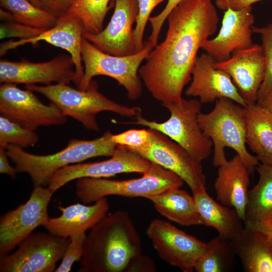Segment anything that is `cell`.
Segmentation results:
<instances>
[{
  "mask_svg": "<svg viewBox=\"0 0 272 272\" xmlns=\"http://www.w3.org/2000/svg\"><path fill=\"white\" fill-rule=\"evenodd\" d=\"M182 0H168V2L163 11L158 15L150 17L149 21L151 24V33L148 41L153 48L158 44V40L163 24L167 19L170 12Z\"/></svg>",
  "mask_w": 272,
  "mask_h": 272,
  "instance_id": "8d00e7d4",
  "label": "cell"
},
{
  "mask_svg": "<svg viewBox=\"0 0 272 272\" xmlns=\"http://www.w3.org/2000/svg\"><path fill=\"white\" fill-rule=\"evenodd\" d=\"M110 130L91 140L72 139L61 151L54 154L39 155L29 153L13 145L6 148L8 157L15 164L17 172L27 173L34 186L47 185L52 175L69 165L101 156H111L116 147Z\"/></svg>",
  "mask_w": 272,
  "mask_h": 272,
  "instance_id": "3957f363",
  "label": "cell"
},
{
  "mask_svg": "<svg viewBox=\"0 0 272 272\" xmlns=\"http://www.w3.org/2000/svg\"><path fill=\"white\" fill-rule=\"evenodd\" d=\"M39 140L34 130L25 128L1 115L0 148L6 149L9 145H13L23 149L34 146Z\"/></svg>",
  "mask_w": 272,
  "mask_h": 272,
  "instance_id": "4dcf8cb0",
  "label": "cell"
},
{
  "mask_svg": "<svg viewBox=\"0 0 272 272\" xmlns=\"http://www.w3.org/2000/svg\"><path fill=\"white\" fill-rule=\"evenodd\" d=\"M46 30L16 22H5L1 24L0 38L1 39L10 37L27 39L38 36Z\"/></svg>",
  "mask_w": 272,
  "mask_h": 272,
  "instance_id": "e575fe53",
  "label": "cell"
},
{
  "mask_svg": "<svg viewBox=\"0 0 272 272\" xmlns=\"http://www.w3.org/2000/svg\"><path fill=\"white\" fill-rule=\"evenodd\" d=\"M83 34L84 29L81 20L76 16L66 13L57 18L54 26L38 36L17 41L10 40L1 43L0 55L3 56L7 51L25 44H35L44 41L69 52L75 67L74 82L77 86L81 82L84 73L81 54Z\"/></svg>",
  "mask_w": 272,
  "mask_h": 272,
  "instance_id": "ffe728a7",
  "label": "cell"
},
{
  "mask_svg": "<svg viewBox=\"0 0 272 272\" xmlns=\"http://www.w3.org/2000/svg\"><path fill=\"white\" fill-rule=\"evenodd\" d=\"M156 271L155 264L152 259L142 253L133 257L125 270L126 272H154Z\"/></svg>",
  "mask_w": 272,
  "mask_h": 272,
  "instance_id": "f35d334b",
  "label": "cell"
},
{
  "mask_svg": "<svg viewBox=\"0 0 272 272\" xmlns=\"http://www.w3.org/2000/svg\"><path fill=\"white\" fill-rule=\"evenodd\" d=\"M75 67L71 55L61 54L49 61L32 62L0 60L1 83L27 85L51 82L69 84L74 82Z\"/></svg>",
  "mask_w": 272,
  "mask_h": 272,
  "instance_id": "9a60e30c",
  "label": "cell"
},
{
  "mask_svg": "<svg viewBox=\"0 0 272 272\" xmlns=\"http://www.w3.org/2000/svg\"><path fill=\"white\" fill-rule=\"evenodd\" d=\"M25 88L44 95L64 115L73 118L91 130L100 129L96 119L99 112L110 111L127 117H136L142 113L140 107L127 106L108 98L99 91L97 83L93 80L85 90L63 84H31L26 85Z\"/></svg>",
  "mask_w": 272,
  "mask_h": 272,
  "instance_id": "5b68a950",
  "label": "cell"
},
{
  "mask_svg": "<svg viewBox=\"0 0 272 272\" xmlns=\"http://www.w3.org/2000/svg\"><path fill=\"white\" fill-rule=\"evenodd\" d=\"M166 0H138L139 12L136 26L133 31V40L135 52L141 51L145 47L143 36L145 27L154 9Z\"/></svg>",
  "mask_w": 272,
  "mask_h": 272,
  "instance_id": "d6a6232c",
  "label": "cell"
},
{
  "mask_svg": "<svg viewBox=\"0 0 272 272\" xmlns=\"http://www.w3.org/2000/svg\"><path fill=\"white\" fill-rule=\"evenodd\" d=\"M57 208L61 212V215L49 217L43 226L52 234L69 238L91 229L107 215L109 205L105 197L91 206L77 203Z\"/></svg>",
  "mask_w": 272,
  "mask_h": 272,
  "instance_id": "7402d4cb",
  "label": "cell"
},
{
  "mask_svg": "<svg viewBox=\"0 0 272 272\" xmlns=\"http://www.w3.org/2000/svg\"><path fill=\"white\" fill-rule=\"evenodd\" d=\"M86 236L85 232L70 237V241L64 252L61 263L55 272H69L75 262L81 260Z\"/></svg>",
  "mask_w": 272,
  "mask_h": 272,
  "instance_id": "836d02e7",
  "label": "cell"
},
{
  "mask_svg": "<svg viewBox=\"0 0 272 272\" xmlns=\"http://www.w3.org/2000/svg\"><path fill=\"white\" fill-rule=\"evenodd\" d=\"M151 162L127 148L116 145L111 157L93 163L66 166L55 172L50 178L48 188L54 192L69 182L81 178H108L124 173L143 174Z\"/></svg>",
  "mask_w": 272,
  "mask_h": 272,
  "instance_id": "5bb4252c",
  "label": "cell"
},
{
  "mask_svg": "<svg viewBox=\"0 0 272 272\" xmlns=\"http://www.w3.org/2000/svg\"><path fill=\"white\" fill-rule=\"evenodd\" d=\"M235 254L231 240L219 236L206 243L205 249L196 261L194 271L223 272L228 271L233 262Z\"/></svg>",
  "mask_w": 272,
  "mask_h": 272,
  "instance_id": "83f0119b",
  "label": "cell"
},
{
  "mask_svg": "<svg viewBox=\"0 0 272 272\" xmlns=\"http://www.w3.org/2000/svg\"><path fill=\"white\" fill-rule=\"evenodd\" d=\"M149 129H132L118 134H112L111 139L116 145L133 148L145 145L149 140Z\"/></svg>",
  "mask_w": 272,
  "mask_h": 272,
  "instance_id": "d590c367",
  "label": "cell"
},
{
  "mask_svg": "<svg viewBox=\"0 0 272 272\" xmlns=\"http://www.w3.org/2000/svg\"><path fill=\"white\" fill-rule=\"evenodd\" d=\"M153 49L147 40L141 51L129 55L116 56L101 51L83 37L81 54L84 73L77 89L86 90L94 77L106 76L115 80L125 88L129 100H136L143 90L141 78L138 75L140 66Z\"/></svg>",
  "mask_w": 272,
  "mask_h": 272,
  "instance_id": "ba28073f",
  "label": "cell"
},
{
  "mask_svg": "<svg viewBox=\"0 0 272 272\" xmlns=\"http://www.w3.org/2000/svg\"><path fill=\"white\" fill-rule=\"evenodd\" d=\"M141 177L127 180L84 177L77 179L76 194L84 204L109 195L149 199L167 190L180 188L184 182L173 172L151 162Z\"/></svg>",
  "mask_w": 272,
  "mask_h": 272,
  "instance_id": "8992f818",
  "label": "cell"
},
{
  "mask_svg": "<svg viewBox=\"0 0 272 272\" xmlns=\"http://www.w3.org/2000/svg\"><path fill=\"white\" fill-rule=\"evenodd\" d=\"M54 192L43 186H35L28 200L0 218V258L10 253L49 217L48 205Z\"/></svg>",
  "mask_w": 272,
  "mask_h": 272,
  "instance_id": "30bf717a",
  "label": "cell"
},
{
  "mask_svg": "<svg viewBox=\"0 0 272 272\" xmlns=\"http://www.w3.org/2000/svg\"><path fill=\"white\" fill-rule=\"evenodd\" d=\"M215 67L231 77L247 105L256 104L265 73L264 57L260 45L234 51L227 60L216 61Z\"/></svg>",
  "mask_w": 272,
  "mask_h": 272,
  "instance_id": "e0dca14e",
  "label": "cell"
},
{
  "mask_svg": "<svg viewBox=\"0 0 272 272\" xmlns=\"http://www.w3.org/2000/svg\"><path fill=\"white\" fill-rule=\"evenodd\" d=\"M139 12L138 0H115L111 19L100 32L84 34L83 37L101 51L116 56L136 53L133 24Z\"/></svg>",
  "mask_w": 272,
  "mask_h": 272,
  "instance_id": "2e32d148",
  "label": "cell"
},
{
  "mask_svg": "<svg viewBox=\"0 0 272 272\" xmlns=\"http://www.w3.org/2000/svg\"><path fill=\"white\" fill-rule=\"evenodd\" d=\"M149 199L160 214L171 221L184 226L203 225L193 195L180 188L167 190Z\"/></svg>",
  "mask_w": 272,
  "mask_h": 272,
  "instance_id": "484cf974",
  "label": "cell"
},
{
  "mask_svg": "<svg viewBox=\"0 0 272 272\" xmlns=\"http://www.w3.org/2000/svg\"><path fill=\"white\" fill-rule=\"evenodd\" d=\"M6 149L0 148V173L15 178L17 171L15 168L10 165Z\"/></svg>",
  "mask_w": 272,
  "mask_h": 272,
  "instance_id": "60d3db41",
  "label": "cell"
},
{
  "mask_svg": "<svg viewBox=\"0 0 272 272\" xmlns=\"http://www.w3.org/2000/svg\"><path fill=\"white\" fill-rule=\"evenodd\" d=\"M167 19L165 39L151 51L139 70L146 87L162 104L182 101L197 52L216 32L219 21L212 0H182Z\"/></svg>",
  "mask_w": 272,
  "mask_h": 272,
  "instance_id": "6da1fadb",
  "label": "cell"
},
{
  "mask_svg": "<svg viewBox=\"0 0 272 272\" xmlns=\"http://www.w3.org/2000/svg\"><path fill=\"white\" fill-rule=\"evenodd\" d=\"M256 170L259 179L248 193L245 226L272 221V165L259 164Z\"/></svg>",
  "mask_w": 272,
  "mask_h": 272,
  "instance_id": "4316f807",
  "label": "cell"
},
{
  "mask_svg": "<svg viewBox=\"0 0 272 272\" xmlns=\"http://www.w3.org/2000/svg\"><path fill=\"white\" fill-rule=\"evenodd\" d=\"M28 1H30L31 3H32L35 6L42 8L39 0H28Z\"/></svg>",
  "mask_w": 272,
  "mask_h": 272,
  "instance_id": "ee69618b",
  "label": "cell"
},
{
  "mask_svg": "<svg viewBox=\"0 0 272 272\" xmlns=\"http://www.w3.org/2000/svg\"><path fill=\"white\" fill-rule=\"evenodd\" d=\"M146 234L160 258L183 272H193L206 243L160 219H153Z\"/></svg>",
  "mask_w": 272,
  "mask_h": 272,
  "instance_id": "4fadbf2b",
  "label": "cell"
},
{
  "mask_svg": "<svg viewBox=\"0 0 272 272\" xmlns=\"http://www.w3.org/2000/svg\"><path fill=\"white\" fill-rule=\"evenodd\" d=\"M149 129V138L145 145L138 148H126L177 174L189 187L192 194L206 190V178L201 163L167 136Z\"/></svg>",
  "mask_w": 272,
  "mask_h": 272,
  "instance_id": "9c48e42d",
  "label": "cell"
},
{
  "mask_svg": "<svg viewBox=\"0 0 272 272\" xmlns=\"http://www.w3.org/2000/svg\"><path fill=\"white\" fill-rule=\"evenodd\" d=\"M0 113L9 120L33 130L40 126L62 125L66 116L53 103H42L33 92L22 90L15 84L0 86Z\"/></svg>",
  "mask_w": 272,
  "mask_h": 272,
  "instance_id": "7c38bea8",
  "label": "cell"
},
{
  "mask_svg": "<svg viewBox=\"0 0 272 272\" xmlns=\"http://www.w3.org/2000/svg\"><path fill=\"white\" fill-rule=\"evenodd\" d=\"M201 104L196 99L183 98L178 103L162 104L170 113V117L163 122L150 121L140 115L135 117L136 121L123 123L143 125L162 133L201 163L210 156L213 147L212 141L204 134L198 122Z\"/></svg>",
  "mask_w": 272,
  "mask_h": 272,
  "instance_id": "52a82bcc",
  "label": "cell"
},
{
  "mask_svg": "<svg viewBox=\"0 0 272 272\" xmlns=\"http://www.w3.org/2000/svg\"><path fill=\"white\" fill-rule=\"evenodd\" d=\"M110 1L76 0L66 13L81 20L84 34H98L103 30L105 17L112 6L109 5Z\"/></svg>",
  "mask_w": 272,
  "mask_h": 272,
  "instance_id": "f546056e",
  "label": "cell"
},
{
  "mask_svg": "<svg viewBox=\"0 0 272 272\" xmlns=\"http://www.w3.org/2000/svg\"><path fill=\"white\" fill-rule=\"evenodd\" d=\"M261 0H215V4L220 10L225 11L228 9L239 10L252 6Z\"/></svg>",
  "mask_w": 272,
  "mask_h": 272,
  "instance_id": "ab89813d",
  "label": "cell"
},
{
  "mask_svg": "<svg viewBox=\"0 0 272 272\" xmlns=\"http://www.w3.org/2000/svg\"><path fill=\"white\" fill-rule=\"evenodd\" d=\"M252 31L260 35V46L265 63V77L258 91V103L272 89V23L260 27L253 26Z\"/></svg>",
  "mask_w": 272,
  "mask_h": 272,
  "instance_id": "1f68e13d",
  "label": "cell"
},
{
  "mask_svg": "<svg viewBox=\"0 0 272 272\" xmlns=\"http://www.w3.org/2000/svg\"><path fill=\"white\" fill-rule=\"evenodd\" d=\"M41 8L56 18L65 14L76 0H39Z\"/></svg>",
  "mask_w": 272,
  "mask_h": 272,
  "instance_id": "74e56055",
  "label": "cell"
},
{
  "mask_svg": "<svg viewBox=\"0 0 272 272\" xmlns=\"http://www.w3.org/2000/svg\"><path fill=\"white\" fill-rule=\"evenodd\" d=\"M245 226V225H244ZM254 229L267 235L272 240V221L246 226Z\"/></svg>",
  "mask_w": 272,
  "mask_h": 272,
  "instance_id": "b9f144b4",
  "label": "cell"
},
{
  "mask_svg": "<svg viewBox=\"0 0 272 272\" xmlns=\"http://www.w3.org/2000/svg\"><path fill=\"white\" fill-rule=\"evenodd\" d=\"M231 243L244 271L272 272V240L267 235L245 226Z\"/></svg>",
  "mask_w": 272,
  "mask_h": 272,
  "instance_id": "603a6c76",
  "label": "cell"
},
{
  "mask_svg": "<svg viewBox=\"0 0 272 272\" xmlns=\"http://www.w3.org/2000/svg\"><path fill=\"white\" fill-rule=\"evenodd\" d=\"M198 122L204 134L212 142L213 165L219 167L227 160L225 148L234 150L252 174L259 161L246 147V125L244 107L226 98L216 101L207 113H200Z\"/></svg>",
  "mask_w": 272,
  "mask_h": 272,
  "instance_id": "277c9868",
  "label": "cell"
},
{
  "mask_svg": "<svg viewBox=\"0 0 272 272\" xmlns=\"http://www.w3.org/2000/svg\"><path fill=\"white\" fill-rule=\"evenodd\" d=\"M141 253V238L130 216L118 210L91 229L78 271L124 272L131 260Z\"/></svg>",
  "mask_w": 272,
  "mask_h": 272,
  "instance_id": "7a4b0ae2",
  "label": "cell"
},
{
  "mask_svg": "<svg viewBox=\"0 0 272 272\" xmlns=\"http://www.w3.org/2000/svg\"><path fill=\"white\" fill-rule=\"evenodd\" d=\"M70 241L50 233H32L16 250L0 258V271H55Z\"/></svg>",
  "mask_w": 272,
  "mask_h": 272,
  "instance_id": "8fae6325",
  "label": "cell"
},
{
  "mask_svg": "<svg viewBox=\"0 0 272 272\" xmlns=\"http://www.w3.org/2000/svg\"><path fill=\"white\" fill-rule=\"evenodd\" d=\"M257 104L272 112V89Z\"/></svg>",
  "mask_w": 272,
  "mask_h": 272,
  "instance_id": "7bdbcfd3",
  "label": "cell"
},
{
  "mask_svg": "<svg viewBox=\"0 0 272 272\" xmlns=\"http://www.w3.org/2000/svg\"><path fill=\"white\" fill-rule=\"evenodd\" d=\"M0 5L12 13L13 22L45 29L57 22L55 16L28 0H0Z\"/></svg>",
  "mask_w": 272,
  "mask_h": 272,
  "instance_id": "f1b7e54d",
  "label": "cell"
},
{
  "mask_svg": "<svg viewBox=\"0 0 272 272\" xmlns=\"http://www.w3.org/2000/svg\"><path fill=\"white\" fill-rule=\"evenodd\" d=\"M252 6L239 10L224 11L222 26L216 37L208 39L202 48L216 61L229 58L237 50L248 48L253 44L252 27L255 22Z\"/></svg>",
  "mask_w": 272,
  "mask_h": 272,
  "instance_id": "ac0fdd59",
  "label": "cell"
},
{
  "mask_svg": "<svg viewBox=\"0 0 272 272\" xmlns=\"http://www.w3.org/2000/svg\"><path fill=\"white\" fill-rule=\"evenodd\" d=\"M203 225L214 228L218 236L232 240L244 228L237 211L215 201L206 190L192 194Z\"/></svg>",
  "mask_w": 272,
  "mask_h": 272,
  "instance_id": "d4e9b609",
  "label": "cell"
},
{
  "mask_svg": "<svg viewBox=\"0 0 272 272\" xmlns=\"http://www.w3.org/2000/svg\"><path fill=\"white\" fill-rule=\"evenodd\" d=\"M216 62L207 53L197 57L192 72L191 82L185 91V95L198 97L201 104L226 98L243 107L247 106L230 76L215 67Z\"/></svg>",
  "mask_w": 272,
  "mask_h": 272,
  "instance_id": "d6986e66",
  "label": "cell"
},
{
  "mask_svg": "<svg viewBox=\"0 0 272 272\" xmlns=\"http://www.w3.org/2000/svg\"><path fill=\"white\" fill-rule=\"evenodd\" d=\"M244 108L246 143L259 162L272 165V112L257 103Z\"/></svg>",
  "mask_w": 272,
  "mask_h": 272,
  "instance_id": "cb8c5ba5",
  "label": "cell"
},
{
  "mask_svg": "<svg viewBox=\"0 0 272 272\" xmlns=\"http://www.w3.org/2000/svg\"><path fill=\"white\" fill-rule=\"evenodd\" d=\"M218 168L214 182L217 200L235 209L244 221L251 173L237 154Z\"/></svg>",
  "mask_w": 272,
  "mask_h": 272,
  "instance_id": "44dd1931",
  "label": "cell"
}]
</instances>
